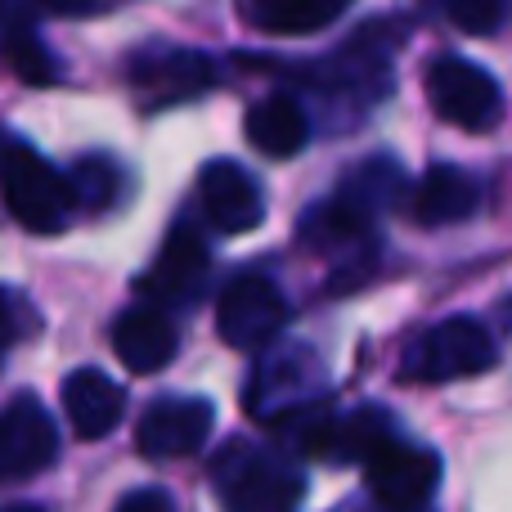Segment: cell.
Segmentation results:
<instances>
[{"label": "cell", "instance_id": "1", "mask_svg": "<svg viewBox=\"0 0 512 512\" xmlns=\"http://www.w3.org/2000/svg\"><path fill=\"white\" fill-rule=\"evenodd\" d=\"M212 486L225 512H297L306 472L270 445L230 441L212 463Z\"/></svg>", "mask_w": 512, "mask_h": 512}, {"label": "cell", "instance_id": "2", "mask_svg": "<svg viewBox=\"0 0 512 512\" xmlns=\"http://www.w3.org/2000/svg\"><path fill=\"white\" fill-rule=\"evenodd\" d=\"M391 36H382L378 27H360L351 32L333 54L315 63H301L297 77L315 90L324 104H342V108H373L382 95L391 90Z\"/></svg>", "mask_w": 512, "mask_h": 512}, {"label": "cell", "instance_id": "3", "mask_svg": "<svg viewBox=\"0 0 512 512\" xmlns=\"http://www.w3.org/2000/svg\"><path fill=\"white\" fill-rule=\"evenodd\" d=\"M0 198L9 216L32 234H59L72 212L63 171L14 131H0Z\"/></svg>", "mask_w": 512, "mask_h": 512}, {"label": "cell", "instance_id": "4", "mask_svg": "<svg viewBox=\"0 0 512 512\" xmlns=\"http://www.w3.org/2000/svg\"><path fill=\"white\" fill-rule=\"evenodd\" d=\"M495 360H499V342L486 319L450 315L441 324L423 328L409 342L400 378L418 382V387H441V382H463V378H477V373H490Z\"/></svg>", "mask_w": 512, "mask_h": 512}, {"label": "cell", "instance_id": "5", "mask_svg": "<svg viewBox=\"0 0 512 512\" xmlns=\"http://www.w3.org/2000/svg\"><path fill=\"white\" fill-rule=\"evenodd\" d=\"M324 391H328V373L319 364V355L301 342H283V346H270L265 360L256 364L248 382V409L270 427L279 418L319 405Z\"/></svg>", "mask_w": 512, "mask_h": 512}, {"label": "cell", "instance_id": "6", "mask_svg": "<svg viewBox=\"0 0 512 512\" xmlns=\"http://www.w3.org/2000/svg\"><path fill=\"white\" fill-rule=\"evenodd\" d=\"M427 104L436 108V117L459 131H495L499 117H504V90L490 77V68L463 59V54H441V59L427 63Z\"/></svg>", "mask_w": 512, "mask_h": 512}, {"label": "cell", "instance_id": "7", "mask_svg": "<svg viewBox=\"0 0 512 512\" xmlns=\"http://www.w3.org/2000/svg\"><path fill=\"white\" fill-rule=\"evenodd\" d=\"M288 324V297L270 274L243 270L216 297V328L234 351H270Z\"/></svg>", "mask_w": 512, "mask_h": 512}, {"label": "cell", "instance_id": "8", "mask_svg": "<svg viewBox=\"0 0 512 512\" xmlns=\"http://www.w3.org/2000/svg\"><path fill=\"white\" fill-rule=\"evenodd\" d=\"M364 486L382 512H427L441 486V454L418 441H387L364 463Z\"/></svg>", "mask_w": 512, "mask_h": 512}, {"label": "cell", "instance_id": "9", "mask_svg": "<svg viewBox=\"0 0 512 512\" xmlns=\"http://www.w3.org/2000/svg\"><path fill=\"white\" fill-rule=\"evenodd\" d=\"M131 86L149 108H171L216 86V63L185 45H149L131 59Z\"/></svg>", "mask_w": 512, "mask_h": 512}, {"label": "cell", "instance_id": "10", "mask_svg": "<svg viewBox=\"0 0 512 512\" xmlns=\"http://www.w3.org/2000/svg\"><path fill=\"white\" fill-rule=\"evenodd\" d=\"M207 274H212V252H207V239L194 221H180L176 230L162 239V252L153 256L149 274L140 279L149 306L167 310V306H189L198 301Z\"/></svg>", "mask_w": 512, "mask_h": 512}, {"label": "cell", "instance_id": "11", "mask_svg": "<svg viewBox=\"0 0 512 512\" xmlns=\"http://www.w3.org/2000/svg\"><path fill=\"white\" fill-rule=\"evenodd\" d=\"M216 427V405L203 396H158L140 414L135 445L144 459H189L207 445Z\"/></svg>", "mask_w": 512, "mask_h": 512}, {"label": "cell", "instance_id": "12", "mask_svg": "<svg viewBox=\"0 0 512 512\" xmlns=\"http://www.w3.org/2000/svg\"><path fill=\"white\" fill-rule=\"evenodd\" d=\"M59 459V432L41 400L14 396L0 409V481H27Z\"/></svg>", "mask_w": 512, "mask_h": 512}, {"label": "cell", "instance_id": "13", "mask_svg": "<svg viewBox=\"0 0 512 512\" xmlns=\"http://www.w3.org/2000/svg\"><path fill=\"white\" fill-rule=\"evenodd\" d=\"M198 207L221 234H248L265 221V194L248 167L216 158L198 171Z\"/></svg>", "mask_w": 512, "mask_h": 512}, {"label": "cell", "instance_id": "14", "mask_svg": "<svg viewBox=\"0 0 512 512\" xmlns=\"http://www.w3.org/2000/svg\"><path fill=\"white\" fill-rule=\"evenodd\" d=\"M405 207L427 230H436V225H463V221H472L481 207V180L472 176L468 167L436 162V167H427L423 176L414 180Z\"/></svg>", "mask_w": 512, "mask_h": 512}, {"label": "cell", "instance_id": "15", "mask_svg": "<svg viewBox=\"0 0 512 512\" xmlns=\"http://www.w3.org/2000/svg\"><path fill=\"white\" fill-rule=\"evenodd\" d=\"M176 351H180V333H176V324H171L167 310L140 301V306H131V310H122V315H117V324H113V355L131 373L167 369V364L176 360Z\"/></svg>", "mask_w": 512, "mask_h": 512}, {"label": "cell", "instance_id": "16", "mask_svg": "<svg viewBox=\"0 0 512 512\" xmlns=\"http://www.w3.org/2000/svg\"><path fill=\"white\" fill-rule=\"evenodd\" d=\"M63 414L81 441H99L122 423L126 391L104 369H77L63 378Z\"/></svg>", "mask_w": 512, "mask_h": 512}, {"label": "cell", "instance_id": "17", "mask_svg": "<svg viewBox=\"0 0 512 512\" xmlns=\"http://www.w3.org/2000/svg\"><path fill=\"white\" fill-rule=\"evenodd\" d=\"M243 131H248L252 149L265 158H297L310 140V108L288 90H274L248 108Z\"/></svg>", "mask_w": 512, "mask_h": 512}, {"label": "cell", "instance_id": "18", "mask_svg": "<svg viewBox=\"0 0 512 512\" xmlns=\"http://www.w3.org/2000/svg\"><path fill=\"white\" fill-rule=\"evenodd\" d=\"M333 194L346 198V203H351L355 212H364L369 221H378L387 207H396V203H405L409 198V176H405V167H400L396 158L373 153V158L355 162V167L346 171L342 185H337Z\"/></svg>", "mask_w": 512, "mask_h": 512}, {"label": "cell", "instance_id": "19", "mask_svg": "<svg viewBox=\"0 0 512 512\" xmlns=\"http://www.w3.org/2000/svg\"><path fill=\"white\" fill-rule=\"evenodd\" d=\"M369 234H373V221L364 212H355V207L337 194H328L324 203L306 207V216L297 221V239L319 256L351 252V248H360Z\"/></svg>", "mask_w": 512, "mask_h": 512}, {"label": "cell", "instance_id": "20", "mask_svg": "<svg viewBox=\"0 0 512 512\" xmlns=\"http://www.w3.org/2000/svg\"><path fill=\"white\" fill-rule=\"evenodd\" d=\"M346 14L342 0H324V5H310V0H261V5H243V18L256 32L270 36H310L333 27Z\"/></svg>", "mask_w": 512, "mask_h": 512}, {"label": "cell", "instance_id": "21", "mask_svg": "<svg viewBox=\"0 0 512 512\" xmlns=\"http://www.w3.org/2000/svg\"><path fill=\"white\" fill-rule=\"evenodd\" d=\"M63 180H68L72 207H86V212H108L122 198V167L108 153H81Z\"/></svg>", "mask_w": 512, "mask_h": 512}, {"label": "cell", "instance_id": "22", "mask_svg": "<svg viewBox=\"0 0 512 512\" xmlns=\"http://www.w3.org/2000/svg\"><path fill=\"white\" fill-rule=\"evenodd\" d=\"M0 59H5L9 72H14L18 81H27V86H50V81H59V63H54L50 45L27 23L5 27V36H0Z\"/></svg>", "mask_w": 512, "mask_h": 512}, {"label": "cell", "instance_id": "23", "mask_svg": "<svg viewBox=\"0 0 512 512\" xmlns=\"http://www.w3.org/2000/svg\"><path fill=\"white\" fill-rule=\"evenodd\" d=\"M32 333H36V306L18 288L0 283V360Z\"/></svg>", "mask_w": 512, "mask_h": 512}, {"label": "cell", "instance_id": "24", "mask_svg": "<svg viewBox=\"0 0 512 512\" xmlns=\"http://www.w3.org/2000/svg\"><path fill=\"white\" fill-rule=\"evenodd\" d=\"M445 18H450L454 27H463V32L490 36L495 27H504L508 9L499 5V0H450V5H445Z\"/></svg>", "mask_w": 512, "mask_h": 512}, {"label": "cell", "instance_id": "25", "mask_svg": "<svg viewBox=\"0 0 512 512\" xmlns=\"http://www.w3.org/2000/svg\"><path fill=\"white\" fill-rule=\"evenodd\" d=\"M113 512H176V499H171V490H162V486H140V490L117 499Z\"/></svg>", "mask_w": 512, "mask_h": 512}, {"label": "cell", "instance_id": "26", "mask_svg": "<svg viewBox=\"0 0 512 512\" xmlns=\"http://www.w3.org/2000/svg\"><path fill=\"white\" fill-rule=\"evenodd\" d=\"M0 512H45V508H36V504H14V508H0Z\"/></svg>", "mask_w": 512, "mask_h": 512}, {"label": "cell", "instance_id": "27", "mask_svg": "<svg viewBox=\"0 0 512 512\" xmlns=\"http://www.w3.org/2000/svg\"><path fill=\"white\" fill-rule=\"evenodd\" d=\"M378 512H382V508H378Z\"/></svg>", "mask_w": 512, "mask_h": 512}]
</instances>
